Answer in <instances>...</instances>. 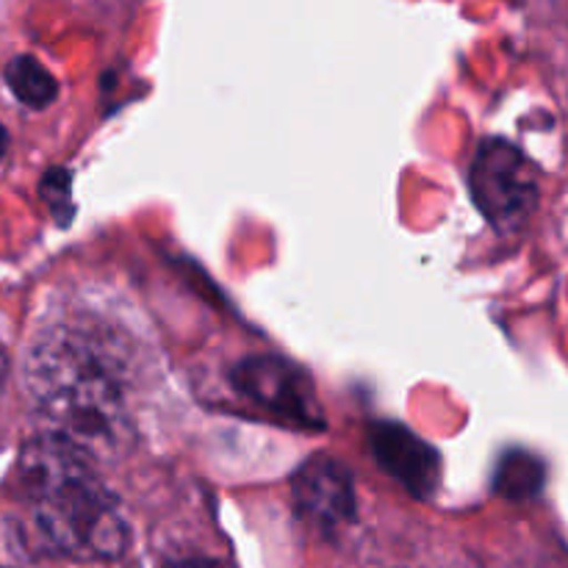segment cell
Segmentation results:
<instances>
[{"instance_id": "1", "label": "cell", "mask_w": 568, "mask_h": 568, "mask_svg": "<svg viewBox=\"0 0 568 568\" xmlns=\"http://www.w3.org/2000/svg\"><path fill=\"white\" fill-rule=\"evenodd\" d=\"M20 480L44 549L81 560H111L128 549L120 503L94 475L83 447L53 433L39 438L22 453Z\"/></svg>"}, {"instance_id": "2", "label": "cell", "mask_w": 568, "mask_h": 568, "mask_svg": "<svg viewBox=\"0 0 568 568\" xmlns=\"http://www.w3.org/2000/svg\"><path fill=\"white\" fill-rule=\"evenodd\" d=\"M28 392L53 436L83 449L125 430V377L111 349L72 327L50 331L28 355Z\"/></svg>"}, {"instance_id": "3", "label": "cell", "mask_w": 568, "mask_h": 568, "mask_svg": "<svg viewBox=\"0 0 568 568\" xmlns=\"http://www.w3.org/2000/svg\"><path fill=\"white\" fill-rule=\"evenodd\" d=\"M475 203L497 227H516L530 216L538 200V178L530 161L503 139L480 144L471 164Z\"/></svg>"}, {"instance_id": "4", "label": "cell", "mask_w": 568, "mask_h": 568, "mask_svg": "<svg viewBox=\"0 0 568 568\" xmlns=\"http://www.w3.org/2000/svg\"><path fill=\"white\" fill-rule=\"evenodd\" d=\"M231 381L244 397L281 422L294 427H316V430L325 425L308 377L286 361L247 358L233 369Z\"/></svg>"}, {"instance_id": "5", "label": "cell", "mask_w": 568, "mask_h": 568, "mask_svg": "<svg viewBox=\"0 0 568 568\" xmlns=\"http://www.w3.org/2000/svg\"><path fill=\"white\" fill-rule=\"evenodd\" d=\"M294 505L320 530H336L355 516V488L336 458L316 455L294 477Z\"/></svg>"}, {"instance_id": "6", "label": "cell", "mask_w": 568, "mask_h": 568, "mask_svg": "<svg viewBox=\"0 0 568 568\" xmlns=\"http://www.w3.org/2000/svg\"><path fill=\"white\" fill-rule=\"evenodd\" d=\"M372 453L383 471L403 483L414 497L427 499L436 494L442 460L436 449L419 436L399 425H377L372 430Z\"/></svg>"}, {"instance_id": "7", "label": "cell", "mask_w": 568, "mask_h": 568, "mask_svg": "<svg viewBox=\"0 0 568 568\" xmlns=\"http://www.w3.org/2000/svg\"><path fill=\"white\" fill-rule=\"evenodd\" d=\"M6 83L14 92V98L20 103L31 105V109H44L59 94L55 78L37 59H31V55H17V59L9 61V67H6Z\"/></svg>"}, {"instance_id": "8", "label": "cell", "mask_w": 568, "mask_h": 568, "mask_svg": "<svg viewBox=\"0 0 568 568\" xmlns=\"http://www.w3.org/2000/svg\"><path fill=\"white\" fill-rule=\"evenodd\" d=\"M544 480V469L530 455H510L499 464L497 491L510 499H527L538 494Z\"/></svg>"}, {"instance_id": "9", "label": "cell", "mask_w": 568, "mask_h": 568, "mask_svg": "<svg viewBox=\"0 0 568 568\" xmlns=\"http://www.w3.org/2000/svg\"><path fill=\"white\" fill-rule=\"evenodd\" d=\"M164 568H220V566L211 564V560L205 558H186V560H172V564H166Z\"/></svg>"}, {"instance_id": "10", "label": "cell", "mask_w": 568, "mask_h": 568, "mask_svg": "<svg viewBox=\"0 0 568 568\" xmlns=\"http://www.w3.org/2000/svg\"><path fill=\"white\" fill-rule=\"evenodd\" d=\"M6 375H9V358H6V349L0 347V388H3Z\"/></svg>"}, {"instance_id": "11", "label": "cell", "mask_w": 568, "mask_h": 568, "mask_svg": "<svg viewBox=\"0 0 568 568\" xmlns=\"http://www.w3.org/2000/svg\"><path fill=\"white\" fill-rule=\"evenodd\" d=\"M6 150H9V133H6V128L0 125V159L6 155Z\"/></svg>"}]
</instances>
